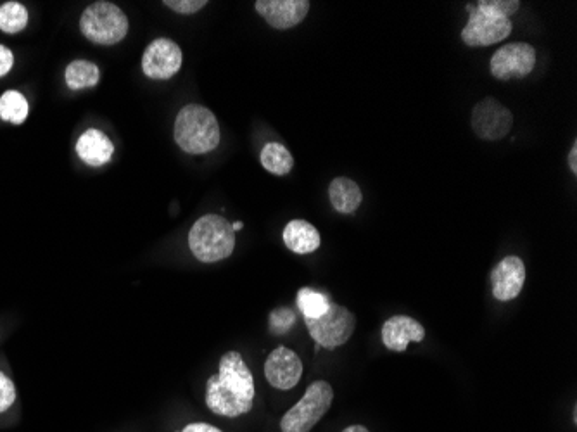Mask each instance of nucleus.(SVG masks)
I'll list each match as a JSON object with an SVG mask.
<instances>
[{"label":"nucleus","mask_w":577,"mask_h":432,"mask_svg":"<svg viewBox=\"0 0 577 432\" xmlns=\"http://www.w3.org/2000/svg\"><path fill=\"white\" fill-rule=\"evenodd\" d=\"M308 0H258L256 11L275 30H291L305 20L310 11Z\"/></svg>","instance_id":"obj_12"},{"label":"nucleus","mask_w":577,"mask_h":432,"mask_svg":"<svg viewBox=\"0 0 577 432\" xmlns=\"http://www.w3.org/2000/svg\"><path fill=\"white\" fill-rule=\"evenodd\" d=\"M189 248L203 263L227 260L235 249L232 223L215 213L201 216L189 232Z\"/></svg>","instance_id":"obj_3"},{"label":"nucleus","mask_w":577,"mask_h":432,"mask_svg":"<svg viewBox=\"0 0 577 432\" xmlns=\"http://www.w3.org/2000/svg\"><path fill=\"white\" fill-rule=\"evenodd\" d=\"M64 78H66V85L71 90L90 89V87H96L101 80V71H99L97 64L77 59V61L68 64Z\"/></svg>","instance_id":"obj_19"},{"label":"nucleus","mask_w":577,"mask_h":432,"mask_svg":"<svg viewBox=\"0 0 577 432\" xmlns=\"http://www.w3.org/2000/svg\"><path fill=\"white\" fill-rule=\"evenodd\" d=\"M296 303H298V308L301 310V313L305 315V318H311V320L324 317L327 310H329L330 305H332L329 296L318 293V291L310 289V287L299 289Z\"/></svg>","instance_id":"obj_21"},{"label":"nucleus","mask_w":577,"mask_h":432,"mask_svg":"<svg viewBox=\"0 0 577 432\" xmlns=\"http://www.w3.org/2000/svg\"><path fill=\"white\" fill-rule=\"evenodd\" d=\"M329 197L332 208L343 215H353L363 201L362 189L355 180L337 177L329 185Z\"/></svg>","instance_id":"obj_17"},{"label":"nucleus","mask_w":577,"mask_h":432,"mask_svg":"<svg viewBox=\"0 0 577 432\" xmlns=\"http://www.w3.org/2000/svg\"><path fill=\"white\" fill-rule=\"evenodd\" d=\"M206 407L220 417H241L251 412L254 379L239 351H229L220 360L218 374L206 382Z\"/></svg>","instance_id":"obj_1"},{"label":"nucleus","mask_w":577,"mask_h":432,"mask_svg":"<svg viewBox=\"0 0 577 432\" xmlns=\"http://www.w3.org/2000/svg\"><path fill=\"white\" fill-rule=\"evenodd\" d=\"M242 227H244V225H242V222H237L234 223V225H232V229H234V232H237V230H242Z\"/></svg>","instance_id":"obj_31"},{"label":"nucleus","mask_w":577,"mask_h":432,"mask_svg":"<svg viewBox=\"0 0 577 432\" xmlns=\"http://www.w3.org/2000/svg\"><path fill=\"white\" fill-rule=\"evenodd\" d=\"M175 142L187 154H208L215 151L222 132L213 111L201 104H187L175 120Z\"/></svg>","instance_id":"obj_2"},{"label":"nucleus","mask_w":577,"mask_h":432,"mask_svg":"<svg viewBox=\"0 0 577 432\" xmlns=\"http://www.w3.org/2000/svg\"><path fill=\"white\" fill-rule=\"evenodd\" d=\"M163 6L178 14H194L201 11L204 6H208V2L206 0H165Z\"/></svg>","instance_id":"obj_26"},{"label":"nucleus","mask_w":577,"mask_h":432,"mask_svg":"<svg viewBox=\"0 0 577 432\" xmlns=\"http://www.w3.org/2000/svg\"><path fill=\"white\" fill-rule=\"evenodd\" d=\"M16 398L18 394H16L14 382L4 372H0V413L7 412L13 407Z\"/></svg>","instance_id":"obj_25"},{"label":"nucleus","mask_w":577,"mask_h":432,"mask_svg":"<svg viewBox=\"0 0 577 432\" xmlns=\"http://www.w3.org/2000/svg\"><path fill=\"white\" fill-rule=\"evenodd\" d=\"M425 329L415 318L394 315L382 327V343L387 350L403 353L410 343H422Z\"/></svg>","instance_id":"obj_14"},{"label":"nucleus","mask_w":577,"mask_h":432,"mask_svg":"<svg viewBox=\"0 0 577 432\" xmlns=\"http://www.w3.org/2000/svg\"><path fill=\"white\" fill-rule=\"evenodd\" d=\"M467 11H469V21L462 30V40L463 44L469 47H488V45L498 44L501 40L507 39L514 30V25L508 18L489 13L477 4H469Z\"/></svg>","instance_id":"obj_7"},{"label":"nucleus","mask_w":577,"mask_h":432,"mask_svg":"<svg viewBox=\"0 0 577 432\" xmlns=\"http://www.w3.org/2000/svg\"><path fill=\"white\" fill-rule=\"evenodd\" d=\"M470 123L479 139L495 142L510 134L514 125V115L495 97H486L477 102L472 109Z\"/></svg>","instance_id":"obj_8"},{"label":"nucleus","mask_w":577,"mask_h":432,"mask_svg":"<svg viewBox=\"0 0 577 432\" xmlns=\"http://www.w3.org/2000/svg\"><path fill=\"white\" fill-rule=\"evenodd\" d=\"M306 327L313 341L322 348H339L348 343L349 337L353 336L356 327V318L348 308L332 303L324 317L305 318Z\"/></svg>","instance_id":"obj_6"},{"label":"nucleus","mask_w":577,"mask_h":432,"mask_svg":"<svg viewBox=\"0 0 577 432\" xmlns=\"http://www.w3.org/2000/svg\"><path fill=\"white\" fill-rule=\"evenodd\" d=\"M284 244L296 255H310L320 248V232L306 220H292L284 229Z\"/></svg>","instance_id":"obj_16"},{"label":"nucleus","mask_w":577,"mask_h":432,"mask_svg":"<svg viewBox=\"0 0 577 432\" xmlns=\"http://www.w3.org/2000/svg\"><path fill=\"white\" fill-rule=\"evenodd\" d=\"M28 25V11L20 2H6L0 6V30L4 33H20Z\"/></svg>","instance_id":"obj_22"},{"label":"nucleus","mask_w":577,"mask_h":432,"mask_svg":"<svg viewBox=\"0 0 577 432\" xmlns=\"http://www.w3.org/2000/svg\"><path fill=\"white\" fill-rule=\"evenodd\" d=\"M332 401L334 389L329 382H311L305 396L294 407L289 408L280 420V429L282 432H310L317 426L318 420H322L325 413L329 412Z\"/></svg>","instance_id":"obj_5"},{"label":"nucleus","mask_w":577,"mask_h":432,"mask_svg":"<svg viewBox=\"0 0 577 432\" xmlns=\"http://www.w3.org/2000/svg\"><path fill=\"white\" fill-rule=\"evenodd\" d=\"M30 115V104L18 90H7L0 96V120L9 121L13 125L25 123Z\"/></svg>","instance_id":"obj_20"},{"label":"nucleus","mask_w":577,"mask_h":432,"mask_svg":"<svg viewBox=\"0 0 577 432\" xmlns=\"http://www.w3.org/2000/svg\"><path fill=\"white\" fill-rule=\"evenodd\" d=\"M343 432H370V431H368L367 427L351 426V427H348V429H344Z\"/></svg>","instance_id":"obj_30"},{"label":"nucleus","mask_w":577,"mask_h":432,"mask_svg":"<svg viewBox=\"0 0 577 432\" xmlns=\"http://www.w3.org/2000/svg\"><path fill=\"white\" fill-rule=\"evenodd\" d=\"M265 377L270 386L280 391L296 388L303 377V362L294 351L280 346L268 355L265 362Z\"/></svg>","instance_id":"obj_11"},{"label":"nucleus","mask_w":577,"mask_h":432,"mask_svg":"<svg viewBox=\"0 0 577 432\" xmlns=\"http://www.w3.org/2000/svg\"><path fill=\"white\" fill-rule=\"evenodd\" d=\"M83 37L99 45H115L127 37L128 18L113 2H94L80 18Z\"/></svg>","instance_id":"obj_4"},{"label":"nucleus","mask_w":577,"mask_h":432,"mask_svg":"<svg viewBox=\"0 0 577 432\" xmlns=\"http://www.w3.org/2000/svg\"><path fill=\"white\" fill-rule=\"evenodd\" d=\"M536 66V49L533 45L508 44L493 54L489 70L496 80L508 82L514 78H526Z\"/></svg>","instance_id":"obj_9"},{"label":"nucleus","mask_w":577,"mask_h":432,"mask_svg":"<svg viewBox=\"0 0 577 432\" xmlns=\"http://www.w3.org/2000/svg\"><path fill=\"white\" fill-rule=\"evenodd\" d=\"M14 54L4 45H0V78L6 77L9 71L13 70Z\"/></svg>","instance_id":"obj_27"},{"label":"nucleus","mask_w":577,"mask_h":432,"mask_svg":"<svg viewBox=\"0 0 577 432\" xmlns=\"http://www.w3.org/2000/svg\"><path fill=\"white\" fill-rule=\"evenodd\" d=\"M567 163H569V168L571 172L576 175L577 173V142L574 140L572 144L571 151H569V156H567Z\"/></svg>","instance_id":"obj_29"},{"label":"nucleus","mask_w":577,"mask_h":432,"mask_svg":"<svg viewBox=\"0 0 577 432\" xmlns=\"http://www.w3.org/2000/svg\"><path fill=\"white\" fill-rule=\"evenodd\" d=\"M184 63V54L173 40L156 39L147 45L142 56V71L153 80H170L175 77Z\"/></svg>","instance_id":"obj_10"},{"label":"nucleus","mask_w":577,"mask_h":432,"mask_svg":"<svg viewBox=\"0 0 577 432\" xmlns=\"http://www.w3.org/2000/svg\"><path fill=\"white\" fill-rule=\"evenodd\" d=\"M296 322V317L291 310L287 308H282V310H275L270 315V329H272L273 334H286L292 325Z\"/></svg>","instance_id":"obj_24"},{"label":"nucleus","mask_w":577,"mask_h":432,"mask_svg":"<svg viewBox=\"0 0 577 432\" xmlns=\"http://www.w3.org/2000/svg\"><path fill=\"white\" fill-rule=\"evenodd\" d=\"M77 154L85 165L99 168V166L108 165L111 161L115 154V146L104 132L97 128H90L80 135L77 142Z\"/></svg>","instance_id":"obj_15"},{"label":"nucleus","mask_w":577,"mask_h":432,"mask_svg":"<svg viewBox=\"0 0 577 432\" xmlns=\"http://www.w3.org/2000/svg\"><path fill=\"white\" fill-rule=\"evenodd\" d=\"M178 432H222L220 429H216L215 426H210V424H204V422H196V424H189L185 426L182 431Z\"/></svg>","instance_id":"obj_28"},{"label":"nucleus","mask_w":577,"mask_h":432,"mask_svg":"<svg viewBox=\"0 0 577 432\" xmlns=\"http://www.w3.org/2000/svg\"><path fill=\"white\" fill-rule=\"evenodd\" d=\"M260 161L261 166L268 173L277 175V177H284L287 173H291L292 168H294V158H292L291 151L279 142L265 144L261 149Z\"/></svg>","instance_id":"obj_18"},{"label":"nucleus","mask_w":577,"mask_h":432,"mask_svg":"<svg viewBox=\"0 0 577 432\" xmlns=\"http://www.w3.org/2000/svg\"><path fill=\"white\" fill-rule=\"evenodd\" d=\"M477 6L486 9L489 13L501 16V18H512L520 9L519 0H481L477 2Z\"/></svg>","instance_id":"obj_23"},{"label":"nucleus","mask_w":577,"mask_h":432,"mask_svg":"<svg viewBox=\"0 0 577 432\" xmlns=\"http://www.w3.org/2000/svg\"><path fill=\"white\" fill-rule=\"evenodd\" d=\"M526 282V265L519 256H507L493 268L491 287L498 301H512L519 296Z\"/></svg>","instance_id":"obj_13"}]
</instances>
